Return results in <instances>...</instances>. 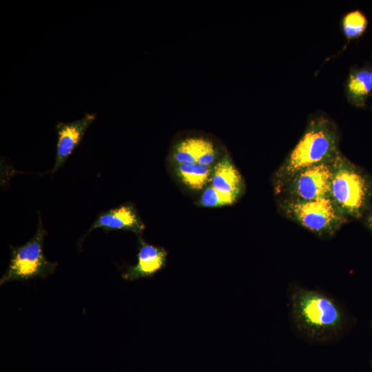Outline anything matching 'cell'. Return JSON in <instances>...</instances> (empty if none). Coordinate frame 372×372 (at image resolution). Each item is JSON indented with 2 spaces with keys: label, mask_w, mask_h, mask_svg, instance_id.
<instances>
[{
  "label": "cell",
  "mask_w": 372,
  "mask_h": 372,
  "mask_svg": "<svg viewBox=\"0 0 372 372\" xmlns=\"http://www.w3.org/2000/svg\"><path fill=\"white\" fill-rule=\"evenodd\" d=\"M338 134L335 125L323 115L312 118L280 171L291 176L300 171L323 163H331L339 154Z\"/></svg>",
  "instance_id": "obj_2"
},
{
  "label": "cell",
  "mask_w": 372,
  "mask_h": 372,
  "mask_svg": "<svg viewBox=\"0 0 372 372\" xmlns=\"http://www.w3.org/2000/svg\"><path fill=\"white\" fill-rule=\"evenodd\" d=\"M291 320L297 331L313 342H326L340 335L345 313L333 298L315 289L293 286L289 291Z\"/></svg>",
  "instance_id": "obj_1"
},
{
  "label": "cell",
  "mask_w": 372,
  "mask_h": 372,
  "mask_svg": "<svg viewBox=\"0 0 372 372\" xmlns=\"http://www.w3.org/2000/svg\"><path fill=\"white\" fill-rule=\"evenodd\" d=\"M332 166L329 197L340 212L358 215L366 198L365 180L340 154L332 162Z\"/></svg>",
  "instance_id": "obj_4"
},
{
  "label": "cell",
  "mask_w": 372,
  "mask_h": 372,
  "mask_svg": "<svg viewBox=\"0 0 372 372\" xmlns=\"http://www.w3.org/2000/svg\"><path fill=\"white\" fill-rule=\"evenodd\" d=\"M167 252L162 247L155 246L139 238L137 262L128 266L122 278L126 280L152 278L163 269L167 263Z\"/></svg>",
  "instance_id": "obj_10"
},
{
  "label": "cell",
  "mask_w": 372,
  "mask_h": 372,
  "mask_svg": "<svg viewBox=\"0 0 372 372\" xmlns=\"http://www.w3.org/2000/svg\"><path fill=\"white\" fill-rule=\"evenodd\" d=\"M332 176V162L305 168L293 176L291 191L301 200L329 197Z\"/></svg>",
  "instance_id": "obj_6"
},
{
  "label": "cell",
  "mask_w": 372,
  "mask_h": 372,
  "mask_svg": "<svg viewBox=\"0 0 372 372\" xmlns=\"http://www.w3.org/2000/svg\"><path fill=\"white\" fill-rule=\"evenodd\" d=\"M213 166L198 163H182L174 165V169L183 184L190 189L200 191L210 182Z\"/></svg>",
  "instance_id": "obj_13"
},
{
  "label": "cell",
  "mask_w": 372,
  "mask_h": 372,
  "mask_svg": "<svg viewBox=\"0 0 372 372\" xmlns=\"http://www.w3.org/2000/svg\"><path fill=\"white\" fill-rule=\"evenodd\" d=\"M46 234L39 214L37 231L33 237L23 245L10 247V261L0 279L1 285L14 280L45 278L54 272L57 263L48 260L43 254Z\"/></svg>",
  "instance_id": "obj_3"
},
{
  "label": "cell",
  "mask_w": 372,
  "mask_h": 372,
  "mask_svg": "<svg viewBox=\"0 0 372 372\" xmlns=\"http://www.w3.org/2000/svg\"><path fill=\"white\" fill-rule=\"evenodd\" d=\"M210 182L215 189L234 203L243 191L242 176L228 154L223 155L214 165Z\"/></svg>",
  "instance_id": "obj_11"
},
{
  "label": "cell",
  "mask_w": 372,
  "mask_h": 372,
  "mask_svg": "<svg viewBox=\"0 0 372 372\" xmlns=\"http://www.w3.org/2000/svg\"><path fill=\"white\" fill-rule=\"evenodd\" d=\"M96 114L86 112L83 117L76 121L56 125L57 143L55 162L51 172L54 173L81 143L85 133L96 118Z\"/></svg>",
  "instance_id": "obj_8"
},
{
  "label": "cell",
  "mask_w": 372,
  "mask_h": 372,
  "mask_svg": "<svg viewBox=\"0 0 372 372\" xmlns=\"http://www.w3.org/2000/svg\"><path fill=\"white\" fill-rule=\"evenodd\" d=\"M372 94V81L369 68H351L345 83V94L348 101L354 107L363 108Z\"/></svg>",
  "instance_id": "obj_12"
},
{
  "label": "cell",
  "mask_w": 372,
  "mask_h": 372,
  "mask_svg": "<svg viewBox=\"0 0 372 372\" xmlns=\"http://www.w3.org/2000/svg\"><path fill=\"white\" fill-rule=\"evenodd\" d=\"M288 213L307 229L318 234H331L341 223L340 211L331 198L297 200L287 206Z\"/></svg>",
  "instance_id": "obj_5"
},
{
  "label": "cell",
  "mask_w": 372,
  "mask_h": 372,
  "mask_svg": "<svg viewBox=\"0 0 372 372\" xmlns=\"http://www.w3.org/2000/svg\"><path fill=\"white\" fill-rule=\"evenodd\" d=\"M219 150L214 143L202 136H188L176 142L171 152L173 165L198 163L213 166L217 161Z\"/></svg>",
  "instance_id": "obj_7"
},
{
  "label": "cell",
  "mask_w": 372,
  "mask_h": 372,
  "mask_svg": "<svg viewBox=\"0 0 372 372\" xmlns=\"http://www.w3.org/2000/svg\"><path fill=\"white\" fill-rule=\"evenodd\" d=\"M99 228L105 231H130L140 236L145 226L134 206L127 203L100 214L85 235Z\"/></svg>",
  "instance_id": "obj_9"
},
{
  "label": "cell",
  "mask_w": 372,
  "mask_h": 372,
  "mask_svg": "<svg viewBox=\"0 0 372 372\" xmlns=\"http://www.w3.org/2000/svg\"><path fill=\"white\" fill-rule=\"evenodd\" d=\"M233 203L231 199L218 192L211 185L204 188L199 200V205L204 207H220Z\"/></svg>",
  "instance_id": "obj_15"
},
{
  "label": "cell",
  "mask_w": 372,
  "mask_h": 372,
  "mask_svg": "<svg viewBox=\"0 0 372 372\" xmlns=\"http://www.w3.org/2000/svg\"><path fill=\"white\" fill-rule=\"evenodd\" d=\"M369 71H370V76H371V79L372 81V66L369 68Z\"/></svg>",
  "instance_id": "obj_17"
},
{
  "label": "cell",
  "mask_w": 372,
  "mask_h": 372,
  "mask_svg": "<svg viewBox=\"0 0 372 372\" xmlns=\"http://www.w3.org/2000/svg\"><path fill=\"white\" fill-rule=\"evenodd\" d=\"M369 224H370L371 228L372 229V214H371L370 218H369Z\"/></svg>",
  "instance_id": "obj_16"
},
{
  "label": "cell",
  "mask_w": 372,
  "mask_h": 372,
  "mask_svg": "<svg viewBox=\"0 0 372 372\" xmlns=\"http://www.w3.org/2000/svg\"><path fill=\"white\" fill-rule=\"evenodd\" d=\"M368 25L367 17L360 10L346 13L341 21L342 33L348 41L360 37L365 32Z\"/></svg>",
  "instance_id": "obj_14"
}]
</instances>
